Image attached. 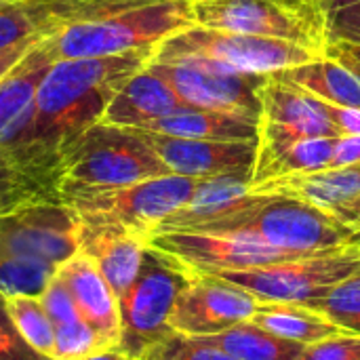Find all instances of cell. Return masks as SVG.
Segmentation results:
<instances>
[{
  "label": "cell",
  "mask_w": 360,
  "mask_h": 360,
  "mask_svg": "<svg viewBox=\"0 0 360 360\" xmlns=\"http://www.w3.org/2000/svg\"><path fill=\"white\" fill-rule=\"evenodd\" d=\"M251 192L300 198L354 232V221L360 211V165L276 179L253 188Z\"/></svg>",
  "instance_id": "cell-18"
},
{
  "label": "cell",
  "mask_w": 360,
  "mask_h": 360,
  "mask_svg": "<svg viewBox=\"0 0 360 360\" xmlns=\"http://www.w3.org/2000/svg\"><path fill=\"white\" fill-rule=\"evenodd\" d=\"M251 323L276 338L297 342L302 346H310L342 333L329 319L300 302H259Z\"/></svg>",
  "instance_id": "cell-25"
},
{
  "label": "cell",
  "mask_w": 360,
  "mask_h": 360,
  "mask_svg": "<svg viewBox=\"0 0 360 360\" xmlns=\"http://www.w3.org/2000/svg\"><path fill=\"white\" fill-rule=\"evenodd\" d=\"M259 302L245 289L217 278L192 276L169 316L173 333L207 338L251 321Z\"/></svg>",
  "instance_id": "cell-14"
},
{
  "label": "cell",
  "mask_w": 360,
  "mask_h": 360,
  "mask_svg": "<svg viewBox=\"0 0 360 360\" xmlns=\"http://www.w3.org/2000/svg\"><path fill=\"white\" fill-rule=\"evenodd\" d=\"M0 360H53L36 352L23 340V335L17 331L15 323L8 316L2 293H0Z\"/></svg>",
  "instance_id": "cell-34"
},
{
  "label": "cell",
  "mask_w": 360,
  "mask_h": 360,
  "mask_svg": "<svg viewBox=\"0 0 360 360\" xmlns=\"http://www.w3.org/2000/svg\"><path fill=\"white\" fill-rule=\"evenodd\" d=\"M316 103L321 105L325 116L331 120V124L338 129L340 137H360V108L335 105L319 97H316Z\"/></svg>",
  "instance_id": "cell-37"
},
{
  "label": "cell",
  "mask_w": 360,
  "mask_h": 360,
  "mask_svg": "<svg viewBox=\"0 0 360 360\" xmlns=\"http://www.w3.org/2000/svg\"><path fill=\"white\" fill-rule=\"evenodd\" d=\"M173 175L192 179L243 177L251 181L255 165V141L188 139L137 129Z\"/></svg>",
  "instance_id": "cell-15"
},
{
  "label": "cell",
  "mask_w": 360,
  "mask_h": 360,
  "mask_svg": "<svg viewBox=\"0 0 360 360\" xmlns=\"http://www.w3.org/2000/svg\"><path fill=\"white\" fill-rule=\"evenodd\" d=\"M297 360H360V335L340 333L304 346Z\"/></svg>",
  "instance_id": "cell-35"
},
{
  "label": "cell",
  "mask_w": 360,
  "mask_h": 360,
  "mask_svg": "<svg viewBox=\"0 0 360 360\" xmlns=\"http://www.w3.org/2000/svg\"><path fill=\"white\" fill-rule=\"evenodd\" d=\"M148 245L184 268L190 276L213 274L221 270H247L319 255L281 251L243 234L211 232H158L148 238Z\"/></svg>",
  "instance_id": "cell-13"
},
{
  "label": "cell",
  "mask_w": 360,
  "mask_h": 360,
  "mask_svg": "<svg viewBox=\"0 0 360 360\" xmlns=\"http://www.w3.org/2000/svg\"><path fill=\"white\" fill-rule=\"evenodd\" d=\"M202 340L238 360H297L304 350L302 344L276 338L259 329L251 321L240 323L217 335H207Z\"/></svg>",
  "instance_id": "cell-27"
},
{
  "label": "cell",
  "mask_w": 360,
  "mask_h": 360,
  "mask_svg": "<svg viewBox=\"0 0 360 360\" xmlns=\"http://www.w3.org/2000/svg\"><path fill=\"white\" fill-rule=\"evenodd\" d=\"M38 40H42V38H38ZM38 40H27V42L17 44V46H11V49L0 51V78H4V76H6V74L25 57V53H27Z\"/></svg>",
  "instance_id": "cell-40"
},
{
  "label": "cell",
  "mask_w": 360,
  "mask_h": 360,
  "mask_svg": "<svg viewBox=\"0 0 360 360\" xmlns=\"http://www.w3.org/2000/svg\"><path fill=\"white\" fill-rule=\"evenodd\" d=\"M154 51L55 61L38 84L30 122L15 165L30 198H59V167L65 152L103 120L118 89L143 70Z\"/></svg>",
  "instance_id": "cell-1"
},
{
  "label": "cell",
  "mask_w": 360,
  "mask_h": 360,
  "mask_svg": "<svg viewBox=\"0 0 360 360\" xmlns=\"http://www.w3.org/2000/svg\"><path fill=\"white\" fill-rule=\"evenodd\" d=\"M360 272L359 243L340 251L319 253L302 259L247 268L221 270L207 276L224 278L245 291L257 302H306L325 295L338 283ZM202 276V274H200Z\"/></svg>",
  "instance_id": "cell-9"
},
{
  "label": "cell",
  "mask_w": 360,
  "mask_h": 360,
  "mask_svg": "<svg viewBox=\"0 0 360 360\" xmlns=\"http://www.w3.org/2000/svg\"><path fill=\"white\" fill-rule=\"evenodd\" d=\"M2 209H8V207H4V205H2V202H0V211H2Z\"/></svg>",
  "instance_id": "cell-43"
},
{
  "label": "cell",
  "mask_w": 360,
  "mask_h": 360,
  "mask_svg": "<svg viewBox=\"0 0 360 360\" xmlns=\"http://www.w3.org/2000/svg\"><path fill=\"white\" fill-rule=\"evenodd\" d=\"M80 251V219L61 198H30L0 211V255L63 266Z\"/></svg>",
  "instance_id": "cell-10"
},
{
  "label": "cell",
  "mask_w": 360,
  "mask_h": 360,
  "mask_svg": "<svg viewBox=\"0 0 360 360\" xmlns=\"http://www.w3.org/2000/svg\"><path fill=\"white\" fill-rule=\"evenodd\" d=\"M135 4L120 0H0V51Z\"/></svg>",
  "instance_id": "cell-17"
},
{
  "label": "cell",
  "mask_w": 360,
  "mask_h": 360,
  "mask_svg": "<svg viewBox=\"0 0 360 360\" xmlns=\"http://www.w3.org/2000/svg\"><path fill=\"white\" fill-rule=\"evenodd\" d=\"M308 2H321V0H308Z\"/></svg>",
  "instance_id": "cell-44"
},
{
  "label": "cell",
  "mask_w": 360,
  "mask_h": 360,
  "mask_svg": "<svg viewBox=\"0 0 360 360\" xmlns=\"http://www.w3.org/2000/svg\"><path fill=\"white\" fill-rule=\"evenodd\" d=\"M40 302L49 314V319L53 321V325H63V323H70V321H76V319H82L78 314V308L65 287V283L55 274V278L49 283V287L42 291L40 295Z\"/></svg>",
  "instance_id": "cell-36"
},
{
  "label": "cell",
  "mask_w": 360,
  "mask_h": 360,
  "mask_svg": "<svg viewBox=\"0 0 360 360\" xmlns=\"http://www.w3.org/2000/svg\"><path fill=\"white\" fill-rule=\"evenodd\" d=\"M360 165V137H338L329 169Z\"/></svg>",
  "instance_id": "cell-38"
},
{
  "label": "cell",
  "mask_w": 360,
  "mask_h": 360,
  "mask_svg": "<svg viewBox=\"0 0 360 360\" xmlns=\"http://www.w3.org/2000/svg\"><path fill=\"white\" fill-rule=\"evenodd\" d=\"M148 68L158 74L181 99L184 105L243 118H259V89L264 74L232 72L200 57H177L152 61Z\"/></svg>",
  "instance_id": "cell-11"
},
{
  "label": "cell",
  "mask_w": 360,
  "mask_h": 360,
  "mask_svg": "<svg viewBox=\"0 0 360 360\" xmlns=\"http://www.w3.org/2000/svg\"><path fill=\"white\" fill-rule=\"evenodd\" d=\"M120 2H137V4H146V2H169V0H120Z\"/></svg>",
  "instance_id": "cell-42"
},
{
  "label": "cell",
  "mask_w": 360,
  "mask_h": 360,
  "mask_svg": "<svg viewBox=\"0 0 360 360\" xmlns=\"http://www.w3.org/2000/svg\"><path fill=\"white\" fill-rule=\"evenodd\" d=\"M259 118L308 137L338 139L340 133L325 116L316 97L274 74H266L259 89Z\"/></svg>",
  "instance_id": "cell-22"
},
{
  "label": "cell",
  "mask_w": 360,
  "mask_h": 360,
  "mask_svg": "<svg viewBox=\"0 0 360 360\" xmlns=\"http://www.w3.org/2000/svg\"><path fill=\"white\" fill-rule=\"evenodd\" d=\"M173 175L137 129L97 122L65 152L59 194L74 188H118Z\"/></svg>",
  "instance_id": "cell-4"
},
{
  "label": "cell",
  "mask_w": 360,
  "mask_h": 360,
  "mask_svg": "<svg viewBox=\"0 0 360 360\" xmlns=\"http://www.w3.org/2000/svg\"><path fill=\"white\" fill-rule=\"evenodd\" d=\"M359 245H360V240H359Z\"/></svg>",
  "instance_id": "cell-45"
},
{
  "label": "cell",
  "mask_w": 360,
  "mask_h": 360,
  "mask_svg": "<svg viewBox=\"0 0 360 360\" xmlns=\"http://www.w3.org/2000/svg\"><path fill=\"white\" fill-rule=\"evenodd\" d=\"M82 360H143V359L133 356V354H127V352H122V350H118V348H110V350H101V352L91 354V356H86V359H82Z\"/></svg>",
  "instance_id": "cell-41"
},
{
  "label": "cell",
  "mask_w": 360,
  "mask_h": 360,
  "mask_svg": "<svg viewBox=\"0 0 360 360\" xmlns=\"http://www.w3.org/2000/svg\"><path fill=\"white\" fill-rule=\"evenodd\" d=\"M314 49L272 40L249 34H234L221 30H209L200 25H190L167 40H162L152 55V61H169L177 57H200L215 61L232 72L245 74H274L302 63H308L316 57H323Z\"/></svg>",
  "instance_id": "cell-7"
},
{
  "label": "cell",
  "mask_w": 360,
  "mask_h": 360,
  "mask_svg": "<svg viewBox=\"0 0 360 360\" xmlns=\"http://www.w3.org/2000/svg\"><path fill=\"white\" fill-rule=\"evenodd\" d=\"M53 63L49 36H44L0 78V202L4 207L30 200L17 173L15 152L30 122L38 84Z\"/></svg>",
  "instance_id": "cell-12"
},
{
  "label": "cell",
  "mask_w": 360,
  "mask_h": 360,
  "mask_svg": "<svg viewBox=\"0 0 360 360\" xmlns=\"http://www.w3.org/2000/svg\"><path fill=\"white\" fill-rule=\"evenodd\" d=\"M325 55L340 61L348 70H352L360 78V44H350V42H329L325 49Z\"/></svg>",
  "instance_id": "cell-39"
},
{
  "label": "cell",
  "mask_w": 360,
  "mask_h": 360,
  "mask_svg": "<svg viewBox=\"0 0 360 360\" xmlns=\"http://www.w3.org/2000/svg\"><path fill=\"white\" fill-rule=\"evenodd\" d=\"M101 350H110V348L84 323V319H76L55 327L53 360H82Z\"/></svg>",
  "instance_id": "cell-31"
},
{
  "label": "cell",
  "mask_w": 360,
  "mask_h": 360,
  "mask_svg": "<svg viewBox=\"0 0 360 360\" xmlns=\"http://www.w3.org/2000/svg\"><path fill=\"white\" fill-rule=\"evenodd\" d=\"M6 310L11 321L15 323L17 331L23 340L40 354L53 359L55 346V325L49 319L40 297L32 295H4Z\"/></svg>",
  "instance_id": "cell-28"
},
{
  "label": "cell",
  "mask_w": 360,
  "mask_h": 360,
  "mask_svg": "<svg viewBox=\"0 0 360 360\" xmlns=\"http://www.w3.org/2000/svg\"><path fill=\"white\" fill-rule=\"evenodd\" d=\"M251 196V181L243 177H213L200 179L192 198L173 215H169L158 232H186L238 209Z\"/></svg>",
  "instance_id": "cell-23"
},
{
  "label": "cell",
  "mask_w": 360,
  "mask_h": 360,
  "mask_svg": "<svg viewBox=\"0 0 360 360\" xmlns=\"http://www.w3.org/2000/svg\"><path fill=\"white\" fill-rule=\"evenodd\" d=\"M274 76L297 84L310 95L346 108H360V78L340 61L323 55L308 63L274 72Z\"/></svg>",
  "instance_id": "cell-26"
},
{
  "label": "cell",
  "mask_w": 360,
  "mask_h": 360,
  "mask_svg": "<svg viewBox=\"0 0 360 360\" xmlns=\"http://www.w3.org/2000/svg\"><path fill=\"white\" fill-rule=\"evenodd\" d=\"M186 232L243 234L289 253H327L356 245L354 232L321 209L293 196L257 192L232 213Z\"/></svg>",
  "instance_id": "cell-2"
},
{
  "label": "cell",
  "mask_w": 360,
  "mask_h": 360,
  "mask_svg": "<svg viewBox=\"0 0 360 360\" xmlns=\"http://www.w3.org/2000/svg\"><path fill=\"white\" fill-rule=\"evenodd\" d=\"M194 25L295 42L325 53L329 38L319 2L308 0H192Z\"/></svg>",
  "instance_id": "cell-6"
},
{
  "label": "cell",
  "mask_w": 360,
  "mask_h": 360,
  "mask_svg": "<svg viewBox=\"0 0 360 360\" xmlns=\"http://www.w3.org/2000/svg\"><path fill=\"white\" fill-rule=\"evenodd\" d=\"M333 150L335 139L308 137L257 118V148L251 190L276 179L327 171L333 160Z\"/></svg>",
  "instance_id": "cell-16"
},
{
  "label": "cell",
  "mask_w": 360,
  "mask_h": 360,
  "mask_svg": "<svg viewBox=\"0 0 360 360\" xmlns=\"http://www.w3.org/2000/svg\"><path fill=\"white\" fill-rule=\"evenodd\" d=\"M198 181L181 175H162L118 188L63 190L59 198L74 209L80 224L116 226L150 238L169 215L192 198Z\"/></svg>",
  "instance_id": "cell-5"
},
{
  "label": "cell",
  "mask_w": 360,
  "mask_h": 360,
  "mask_svg": "<svg viewBox=\"0 0 360 360\" xmlns=\"http://www.w3.org/2000/svg\"><path fill=\"white\" fill-rule=\"evenodd\" d=\"M190 25H194L192 0L146 2L70 23L49 36V46L55 61L154 51L162 40Z\"/></svg>",
  "instance_id": "cell-3"
},
{
  "label": "cell",
  "mask_w": 360,
  "mask_h": 360,
  "mask_svg": "<svg viewBox=\"0 0 360 360\" xmlns=\"http://www.w3.org/2000/svg\"><path fill=\"white\" fill-rule=\"evenodd\" d=\"M148 249V238L116 226L80 224V251L89 255L120 300L135 283Z\"/></svg>",
  "instance_id": "cell-20"
},
{
  "label": "cell",
  "mask_w": 360,
  "mask_h": 360,
  "mask_svg": "<svg viewBox=\"0 0 360 360\" xmlns=\"http://www.w3.org/2000/svg\"><path fill=\"white\" fill-rule=\"evenodd\" d=\"M143 360H238L221 348L205 342L202 338H190L181 333H171L158 344H154Z\"/></svg>",
  "instance_id": "cell-32"
},
{
  "label": "cell",
  "mask_w": 360,
  "mask_h": 360,
  "mask_svg": "<svg viewBox=\"0 0 360 360\" xmlns=\"http://www.w3.org/2000/svg\"><path fill=\"white\" fill-rule=\"evenodd\" d=\"M59 268L36 262V259H25V257H15V255H0V293L2 295H32L40 297L42 291L49 287V283L55 278Z\"/></svg>",
  "instance_id": "cell-30"
},
{
  "label": "cell",
  "mask_w": 360,
  "mask_h": 360,
  "mask_svg": "<svg viewBox=\"0 0 360 360\" xmlns=\"http://www.w3.org/2000/svg\"><path fill=\"white\" fill-rule=\"evenodd\" d=\"M359 247H360V245H359Z\"/></svg>",
  "instance_id": "cell-46"
},
{
  "label": "cell",
  "mask_w": 360,
  "mask_h": 360,
  "mask_svg": "<svg viewBox=\"0 0 360 360\" xmlns=\"http://www.w3.org/2000/svg\"><path fill=\"white\" fill-rule=\"evenodd\" d=\"M329 42L360 44V0H321L319 2Z\"/></svg>",
  "instance_id": "cell-33"
},
{
  "label": "cell",
  "mask_w": 360,
  "mask_h": 360,
  "mask_svg": "<svg viewBox=\"0 0 360 360\" xmlns=\"http://www.w3.org/2000/svg\"><path fill=\"white\" fill-rule=\"evenodd\" d=\"M300 304L321 312L342 333L360 335V272L338 283L325 295Z\"/></svg>",
  "instance_id": "cell-29"
},
{
  "label": "cell",
  "mask_w": 360,
  "mask_h": 360,
  "mask_svg": "<svg viewBox=\"0 0 360 360\" xmlns=\"http://www.w3.org/2000/svg\"><path fill=\"white\" fill-rule=\"evenodd\" d=\"M146 131L173 135V137H188V139L255 141L257 120L181 105L173 114L152 122Z\"/></svg>",
  "instance_id": "cell-24"
},
{
  "label": "cell",
  "mask_w": 360,
  "mask_h": 360,
  "mask_svg": "<svg viewBox=\"0 0 360 360\" xmlns=\"http://www.w3.org/2000/svg\"><path fill=\"white\" fill-rule=\"evenodd\" d=\"M57 276L65 283L84 323L103 340L108 348H118L122 333L120 302L97 264L78 251L63 266H59Z\"/></svg>",
  "instance_id": "cell-19"
},
{
  "label": "cell",
  "mask_w": 360,
  "mask_h": 360,
  "mask_svg": "<svg viewBox=\"0 0 360 360\" xmlns=\"http://www.w3.org/2000/svg\"><path fill=\"white\" fill-rule=\"evenodd\" d=\"M181 105L177 93L146 65L118 89L101 122L127 129H148L152 122L173 114Z\"/></svg>",
  "instance_id": "cell-21"
},
{
  "label": "cell",
  "mask_w": 360,
  "mask_h": 360,
  "mask_svg": "<svg viewBox=\"0 0 360 360\" xmlns=\"http://www.w3.org/2000/svg\"><path fill=\"white\" fill-rule=\"evenodd\" d=\"M192 276L150 245L135 283L120 302V344L118 350L143 356L154 344L171 335L169 316L179 293Z\"/></svg>",
  "instance_id": "cell-8"
}]
</instances>
